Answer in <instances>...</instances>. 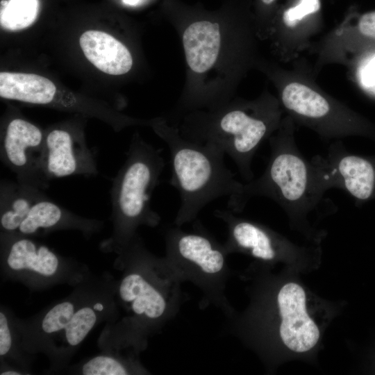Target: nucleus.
<instances>
[{
  "mask_svg": "<svg viewBox=\"0 0 375 375\" xmlns=\"http://www.w3.org/2000/svg\"><path fill=\"white\" fill-rule=\"evenodd\" d=\"M160 136L168 145L172 162L169 183L178 192L181 204L175 219L178 226L193 220L212 201L237 194L243 183L224 163L225 154L162 130Z\"/></svg>",
  "mask_w": 375,
  "mask_h": 375,
  "instance_id": "1",
  "label": "nucleus"
},
{
  "mask_svg": "<svg viewBox=\"0 0 375 375\" xmlns=\"http://www.w3.org/2000/svg\"><path fill=\"white\" fill-rule=\"evenodd\" d=\"M256 197L273 200L291 218L299 221L322 204L324 198L315 190L310 160L301 153L288 132L271 139L265 171L258 178L243 183L240 191L228 198V208L240 212Z\"/></svg>",
  "mask_w": 375,
  "mask_h": 375,
  "instance_id": "2",
  "label": "nucleus"
},
{
  "mask_svg": "<svg viewBox=\"0 0 375 375\" xmlns=\"http://www.w3.org/2000/svg\"><path fill=\"white\" fill-rule=\"evenodd\" d=\"M126 154L110 191L112 240L117 246L124 247L138 226H154L160 222V216L151 207V199L165 167L162 149L139 138L132 141Z\"/></svg>",
  "mask_w": 375,
  "mask_h": 375,
  "instance_id": "3",
  "label": "nucleus"
},
{
  "mask_svg": "<svg viewBox=\"0 0 375 375\" xmlns=\"http://www.w3.org/2000/svg\"><path fill=\"white\" fill-rule=\"evenodd\" d=\"M211 126L186 134L184 138L228 155L246 182L253 179L251 162L271 124L256 113L235 108L223 112Z\"/></svg>",
  "mask_w": 375,
  "mask_h": 375,
  "instance_id": "4",
  "label": "nucleus"
},
{
  "mask_svg": "<svg viewBox=\"0 0 375 375\" xmlns=\"http://www.w3.org/2000/svg\"><path fill=\"white\" fill-rule=\"evenodd\" d=\"M44 135L35 125L16 117L8 122L1 140L2 162L17 181L44 190L49 186L41 169Z\"/></svg>",
  "mask_w": 375,
  "mask_h": 375,
  "instance_id": "5",
  "label": "nucleus"
},
{
  "mask_svg": "<svg viewBox=\"0 0 375 375\" xmlns=\"http://www.w3.org/2000/svg\"><path fill=\"white\" fill-rule=\"evenodd\" d=\"M41 169L48 183L56 178L98 174L95 158L83 137L64 128L44 135Z\"/></svg>",
  "mask_w": 375,
  "mask_h": 375,
  "instance_id": "6",
  "label": "nucleus"
},
{
  "mask_svg": "<svg viewBox=\"0 0 375 375\" xmlns=\"http://www.w3.org/2000/svg\"><path fill=\"white\" fill-rule=\"evenodd\" d=\"M281 322V338L290 350L302 353L312 349L319 338V331L306 311V295L295 283L283 285L277 297Z\"/></svg>",
  "mask_w": 375,
  "mask_h": 375,
  "instance_id": "7",
  "label": "nucleus"
},
{
  "mask_svg": "<svg viewBox=\"0 0 375 375\" xmlns=\"http://www.w3.org/2000/svg\"><path fill=\"white\" fill-rule=\"evenodd\" d=\"M3 243L6 263L11 271L46 278L57 274L60 258L47 246L16 233H3Z\"/></svg>",
  "mask_w": 375,
  "mask_h": 375,
  "instance_id": "8",
  "label": "nucleus"
},
{
  "mask_svg": "<svg viewBox=\"0 0 375 375\" xmlns=\"http://www.w3.org/2000/svg\"><path fill=\"white\" fill-rule=\"evenodd\" d=\"M167 247L172 255L197 265L207 274H216L224 268L226 249L203 233L172 229L168 233Z\"/></svg>",
  "mask_w": 375,
  "mask_h": 375,
  "instance_id": "9",
  "label": "nucleus"
},
{
  "mask_svg": "<svg viewBox=\"0 0 375 375\" xmlns=\"http://www.w3.org/2000/svg\"><path fill=\"white\" fill-rule=\"evenodd\" d=\"M215 215L225 222L228 228L226 251H246L264 260H271L276 257L279 245L278 238L265 227L236 217L230 210H216Z\"/></svg>",
  "mask_w": 375,
  "mask_h": 375,
  "instance_id": "10",
  "label": "nucleus"
},
{
  "mask_svg": "<svg viewBox=\"0 0 375 375\" xmlns=\"http://www.w3.org/2000/svg\"><path fill=\"white\" fill-rule=\"evenodd\" d=\"M99 224L97 220L74 214L44 194L33 204L16 233L31 236L60 228H76L90 233L97 229Z\"/></svg>",
  "mask_w": 375,
  "mask_h": 375,
  "instance_id": "11",
  "label": "nucleus"
},
{
  "mask_svg": "<svg viewBox=\"0 0 375 375\" xmlns=\"http://www.w3.org/2000/svg\"><path fill=\"white\" fill-rule=\"evenodd\" d=\"M80 45L88 60L106 74H124L132 67L133 59L128 49L105 32L85 31L80 38Z\"/></svg>",
  "mask_w": 375,
  "mask_h": 375,
  "instance_id": "12",
  "label": "nucleus"
},
{
  "mask_svg": "<svg viewBox=\"0 0 375 375\" xmlns=\"http://www.w3.org/2000/svg\"><path fill=\"white\" fill-rule=\"evenodd\" d=\"M219 27L217 23L196 22L190 25L183 35L187 62L196 73H203L215 64L220 47Z\"/></svg>",
  "mask_w": 375,
  "mask_h": 375,
  "instance_id": "13",
  "label": "nucleus"
},
{
  "mask_svg": "<svg viewBox=\"0 0 375 375\" xmlns=\"http://www.w3.org/2000/svg\"><path fill=\"white\" fill-rule=\"evenodd\" d=\"M119 294L139 317L155 320L165 312L167 301L164 294L140 273L125 276L119 287Z\"/></svg>",
  "mask_w": 375,
  "mask_h": 375,
  "instance_id": "14",
  "label": "nucleus"
},
{
  "mask_svg": "<svg viewBox=\"0 0 375 375\" xmlns=\"http://www.w3.org/2000/svg\"><path fill=\"white\" fill-rule=\"evenodd\" d=\"M44 193L36 187L3 180L0 187V225L3 233H16L33 204Z\"/></svg>",
  "mask_w": 375,
  "mask_h": 375,
  "instance_id": "15",
  "label": "nucleus"
},
{
  "mask_svg": "<svg viewBox=\"0 0 375 375\" xmlns=\"http://www.w3.org/2000/svg\"><path fill=\"white\" fill-rule=\"evenodd\" d=\"M56 88L49 79L33 74L0 73V96L35 104H48L54 99Z\"/></svg>",
  "mask_w": 375,
  "mask_h": 375,
  "instance_id": "16",
  "label": "nucleus"
},
{
  "mask_svg": "<svg viewBox=\"0 0 375 375\" xmlns=\"http://www.w3.org/2000/svg\"><path fill=\"white\" fill-rule=\"evenodd\" d=\"M283 106L304 119L323 122L333 115V107L322 95L299 83H291L282 92Z\"/></svg>",
  "mask_w": 375,
  "mask_h": 375,
  "instance_id": "17",
  "label": "nucleus"
},
{
  "mask_svg": "<svg viewBox=\"0 0 375 375\" xmlns=\"http://www.w3.org/2000/svg\"><path fill=\"white\" fill-rule=\"evenodd\" d=\"M38 11V0L2 1L0 22L7 30L17 31L29 26Z\"/></svg>",
  "mask_w": 375,
  "mask_h": 375,
  "instance_id": "18",
  "label": "nucleus"
},
{
  "mask_svg": "<svg viewBox=\"0 0 375 375\" xmlns=\"http://www.w3.org/2000/svg\"><path fill=\"white\" fill-rule=\"evenodd\" d=\"M97 319L98 312L92 306L78 308L63 330L67 343L71 347L79 344L94 327Z\"/></svg>",
  "mask_w": 375,
  "mask_h": 375,
  "instance_id": "19",
  "label": "nucleus"
},
{
  "mask_svg": "<svg viewBox=\"0 0 375 375\" xmlns=\"http://www.w3.org/2000/svg\"><path fill=\"white\" fill-rule=\"evenodd\" d=\"M77 306L72 301H65L56 304L44 316L41 329L47 333H56L63 331L73 317Z\"/></svg>",
  "mask_w": 375,
  "mask_h": 375,
  "instance_id": "20",
  "label": "nucleus"
},
{
  "mask_svg": "<svg viewBox=\"0 0 375 375\" xmlns=\"http://www.w3.org/2000/svg\"><path fill=\"white\" fill-rule=\"evenodd\" d=\"M85 375H125L128 374L127 367L119 360L108 356H97L81 367Z\"/></svg>",
  "mask_w": 375,
  "mask_h": 375,
  "instance_id": "21",
  "label": "nucleus"
},
{
  "mask_svg": "<svg viewBox=\"0 0 375 375\" xmlns=\"http://www.w3.org/2000/svg\"><path fill=\"white\" fill-rule=\"evenodd\" d=\"M319 8V0H300L297 6L290 8L284 12L283 22L289 27H294L305 17L317 12Z\"/></svg>",
  "mask_w": 375,
  "mask_h": 375,
  "instance_id": "22",
  "label": "nucleus"
},
{
  "mask_svg": "<svg viewBox=\"0 0 375 375\" xmlns=\"http://www.w3.org/2000/svg\"><path fill=\"white\" fill-rule=\"evenodd\" d=\"M12 344V334L8 320L3 312H0V356L8 354Z\"/></svg>",
  "mask_w": 375,
  "mask_h": 375,
  "instance_id": "23",
  "label": "nucleus"
},
{
  "mask_svg": "<svg viewBox=\"0 0 375 375\" xmlns=\"http://www.w3.org/2000/svg\"><path fill=\"white\" fill-rule=\"evenodd\" d=\"M357 28L360 35L375 41V10L362 14L358 21Z\"/></svg>",
  "mask_w": 375,
  "mask_h": 375,
  "instance_id": "24",
  "label": "nucleus"
},
{
  "mask_svg": "<svg viewBox=\"0 0 375 375\" xmlns=\"http://www.w3.org/2000/svg\"><path fill=\"white\" fill-rule=\"evenodd\" d=\"M360 78L365 88L375 93V56L365 63L360 72Z\"/></svg>",
  "mask_w": 375,
  "mask_h": 375,
  "instance_id": "25",
  "label": "nucleus"
},
{
  "mask_svg": "<svg viewBox=\"0 0 375 375\" xmlns=\"http://www.w3.org/2000/svg\"><path fill=\"white\" fill-rule=\"evenodd\" d=\"M19 374H22V373L15 370H6V371H3L1 372V375H19Z\"/></svg>",
  "mask_w": 375,
  "mask_h": 375,
  "instance_id": "26",
  "label": "nucleus"
},
{
  "mask_svg": "<svg viewBox=\"0 0 375 375\" xmlns=\"http://www.w3.org/2000/svg\"><path fill=\"white\" fill-rule=\"evenodd\" d=\"M124 3L128 5L135 6L138 4L140 0H123Z\"/></svg>",
  "mask_w": 375,
  "mask_h": 375,
  "instance_id": "27",
  "label": "nucleus"
},
{
  "mask_svg": "<svg viewBox=\"0 0 375 375\" xmlns=\"http://www.w3.org/2000/svg\"><path fill=\"white\" fill-rule=\"evenodd\" d=\"M274 0H262V1L266 4H270L272 3Z\"/></svg>",
  "mask_w": 375,
  "mask_h": 375,
  "instance_id": "28",
  "label": "nucleus"
}]
</instances>
